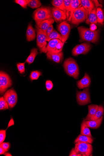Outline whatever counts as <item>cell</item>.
<instances>
[{"instance_id": "1", "label": "cell", "mask_w": 104, "mask_h": 156, "mask_svg": "<svg viewBox=\"0 0 104 156\" xmlns=\"http://www.w3.org/2000/svg\"><path fill=\"white\" fill-rule=\"evenodd\" d=\"M80 38V42L87 41L94 43H96L99 38V30L92 31L90 29L84 26L77 28Z\"/></svg>"}, {"instance_id": "2", "label": "cell", "mask_w": 104, "mask_h": 156, "mask_svg": "<svg viewBox=\"0 0 104 156\" xmlns=\"http://www.w3.org/2000/svg\"><path fill=\"white\" fill-rule=\"evenodd\" d=\"M33 16L36 24L45 20L52 19V8L49 6H42L34 12Z\"/></svg>"}, {"instance_id": "3", "label": "cell", "mask_w": 104, "mask_h": 156, "mask_svg": "<svg viewBox=\"0 0 104 156\" xmlns=\"http://www.w3.org/2000/svg\"><path fill=\"white\" fill-rule=\"evenodd\" d=\"M63 67L65 71L69 76L78 79L79 75V68L76 61L70 58L66 59Z\"/></svg>"}, {"instance_id": "4", "label": "cell", "mask_w": 104, "mask_h": 156, "mask_svg": "<svg viewBox=\"0 0 104 156\" xmlns=\"http://www.w3.org/2000/svg\"><path fill=\"white\" fill-rule=\"evenodd\" d=\"M88 16V12L80 5L73 13L71 22L74 25H78L85 20H87Z\"/></svg>"}, {"instance_id": "5", "label": "cell", "mask_w": 104, "mask_h": 156, "mask_svg": "<svg viewBox=\"0 0 104 156\" xmlns=\"http://www.w3.org/2000/svg\"><path fill=\"white\" fill-rule=\"evenodd\" d=\"M36 43L41 53H46L48 52L47 49V39L48 36L46 33L36 26Z\"/></svg>"}, {"instance_id": "6", "label": "cell", "mask_w": 104, "mask_h": 156, "mask_svg": "<svg viewBox=\"0 0 104 156\" xmlns=\"http://www.w3.org/2000/svg\"><path fill=\"white\" fill-rule=\"evenodd\" d=\"M74 149L78 154H80L83 156H90L93 152L92 145L86 142H77L75 144Z\"/></svg>"}, {"instance_id": "7", "label": "cell", "mask_w": 104, "mask_h": 156, "mask_svg": "<svg viewBox=\"0 0 104 156\" xmlns=\"http://www.w3.org/2000/svg\"><path fill=\"white\" fill-rule=\"evenodd\" d=\"M12 80L9 76L3 71L0 73V93L3 95L7 89L11 86Z\"/></svg>"}, {"instance_id": "8", "label": "cell", "mask_w": 104, "mask_h": 156, "mask_svg": "<svg viewBox=\"0 0 104 156\" xmlns=\"http://www.w3.org/2000/svg\"><path fill=\"white\" fill-rule=\"evenodd\" d=\"M58 29L62 36V42L64 44L69 37L71 30V25L67 21H63L58 25Z\"/></svg>"}, {"instance_id": "9", "label": "cell", "mask_w": 104, "mask_h": 156, "mask_svg": "<svg viewBox=\"0 0 104 156\" xmlns=\"http://www.w3.org/2000/svg\"><path fill=\"white\" fill-rule=\"evenodd\" d=\"M89 90V89L86 88L82 91H77V101L80 105H84L91 103Z\"/></svg>"}, {"instance_id": "10", "label": "cell", "mask_w": 104, "mask_h": 156, "mask_svg": "<svg viewBox=\"0 0 104 156\" xmlns=\"http://www.w3.org/2000/svg\"><path fill=\"white\" fill-rule=\"evenodd\" d=\"M63 44L62 41L58 39L50 40L47 46L48 52L53 53H58L62 51Z\"/></svg>"}, {"instance_id": "11", "label": "cell", "mask_w": 104, "mask_h": 156, "mask_svg": "<svg viewBox=\"0 0 104 156\" xmlns=\"http://www.w3.org/2000/svg\"><path fill=\"white\" fill-rule=\"evenodd\" d=\"M3 97L7 102L9 108H12L15 106L17 102V96L15 91L13 89H11L7 91Z\"/></svg>"}, {"instance_id": "12", "label": "cell", "mask_w": 104, "mask_h": 156, "mask_svg": "<svg viewBox=\"0 0 104 156\" xmlns=\"http://www.w3.org/2000/svg\"><path fill=\"white\" fill-rule=\"evenodd\" d=\"M91 45L87 42L83 43L76 46L72 51V54L74 56H77L80 54H86L90 50Z\"/></svg>"}, {"instance_id": "13", "label": "cell", "mask_w": 104, "mask_h": 156, "mask_svg": "<svg viewBox=\"0 0 104 156\" xmlns=\"http://www.w3.org/2000/svg\"><path fill=\"white\" fill-rule=\"evenodd\" d=\"M52 10L53 18L56 23H58L67 19V16L64 11L55 7L52 8Z\"/></svg>"}, {"instance_id": "14", "label": "cell", "mask_w": 104, "mask_h": 156, "mask_svg": "<svg viewBox=\"0 0 104 156\" xmlns=\"http://www.w3.org/2000/svg\"><path fill=\"white\" fill-rule=\"evenodd\" d=\"M91 80L87 73H85L84 77L77 82V86L80 89L87 88L90 87Z\"/></svg>"}, {"instance_id": "15", "label": "cell", "mask_w": 104, "mask_h": 156, "mask_svg": "<svg viewBox=\"0 0 104 156\" xmlns=\"http://www.w3.org/2000/svg\"><path fill=\"white\" fill-rule=\"evenodd\" d=\"M47 58L57 63H60L63 60V54L62 51L58 53L48 52L46 53Z\"/></svg>"}, {"instance_id": "16", "label": "cell", "mask_w": 104, "mask_h": 156, "mask_svg": "<svg viewBox=\"0 0 104 156\" xmlns=\"http://www.w3.org/2000/svg\"><path fill=\"white\" fill-rule=\"evenodd\" d=\"M36 33L31 23L28 24L26 32L27 40L28 42L33 41L36 38Z\"/></svg>"}, {"instance_id": "17", "label": "cell", "mask_w": 104, "mask_h": 156, "mask_svg": "<svg viewBox=\"0 0 104 156\" xmlns=\"http://www.w3.org/2000/svg\"><path fill=\"white\" fill-rule=\"evenodd\" d=\"M53 18L43 21L36 24V26L42 30L44 32L46 33L47 29L55 22Z\"/></svg>"}, {"instance_id": "18", "label": "cell", "mask_w": 104, "mask_h": 156, "mask_svg": "<svg viewBox=\"0 0 104 156\" xmlns=\"http://www.w3.org/2000/svg\"><path fill=\"white\" fill-rule=\"evenodd\" d=\"M81 4L80 0H72L71 3L70 11L68 21L71 22L73 14L76 9Z\"/></svg>"}, {"instance_id": "19", "label": "cell", "mask_w": 104, "mask_h": 156, "mask_svg": "<svg viewBox=\"0 0 104 156\" xmlns=\"http://www.w3.org/2000/svg\"><path fill=\"white\" fill-rule=\"evenodd\" d=\"M87 24L90 23L96 24L98 23L97 16V8L95 7L89 14L87 20L86 21Z\"/></svg>"}, {"instance_id": "20", "label": "cell", "mask_w": 104, "mask_h": 156, "mask_svg": "<svg viewBox=\"0 0 104 156\" xmlns=\"http://www.w3.org/2000/svg\"><path fill=\"white\" fill-rule=\"evenodd\" d=\"M89 113L84 121H90L91 118L96 114L99 106L97 105H91L88 106Z\"/></svg>"}, {"instance_id": "21", "label": "cell", "mask_w": 104, "mask_h": 156, "mask_svg": "<svg viewBox=\"0 0 104 156\" xmlns=\"http://www.w3.org/2000/svg\"><path fill=\"white\" fill-rule=\"evenodd\" d=\"M103 118V117L102 116L97 120L86 121V122L89 128H92V129H97L101 125Z\"/></svg>"}, {"instance_id": "22", "label": "cell", "mask_w": 104, "mask_h": 156, "mask_svg": "<svg viewBox=\"0 0 104 156\" xmlns=\"http://www.w3.org/2000/svg\"><path fill=\"white\" fill-rule=\"evenodd\" d=\"M89 128L86 121H84L81 125L80 134L92 138V136Z\"/></svg>"}, {"instance_id": "23", "label": "cell", "mask_w": 104, "mask_h": 156, "mask_svg": "<svg viewBox=\"0 0 104 156\" xmlns=\"http://www.w3.org/2000/svg\"><path fill=\"white\" fill-rule=\"evenodd\" d=\"M93 142V140L92 138L80 134L75 140L74 143H76L78 142H82L92 144Z\"/></svg>"}, {"instance_id": "24", "label": "cell", "mask_w": 104, "mask_h": 156, "mask_svg": "<svg viewBox=\"0 0 104 156\" xmlns=\"http://www.w3.org/2000/svg\"><path fill=\"white\" fill-rule=\"evenodd\" d=\"M38 54V52L37 48H33L31 50L30 55L26 60V62H27L29 65L32 63Z\"/></svg>"}, {"instance_id": "25", "label": "cell", "mask_w": 104, "mask_h": 156, "mask_svg": "<svg viewBox=\"0 0 104 156\" xmlns=\"http://www.w3.org/2000/svg\"><path fill=\"white\" fill-rule=\"evenodd\" d=\"M53 39H58L62 41V36L61 34L58 33L55 30L48 36L47 41L49 42L50 40Z\"/></svg>"}, {"instance_id": "26", "label": "cell", "mask_w": 104, "mask_h": 156, "mask_svg": "<svg viewBox=\"0 0 104 156\" xmlns=\"http://www.w3.org/2000/svg\"><path fill=\"white\" fill-rule=\"evenodd\" d=\"M52 4L55 7L65 12L64 0H53L52 2Z\"/></svg>"}, {"instance_id": "27", "label": "cell", "mask_w": 104, "mask_h": 156, "mask_svg": "<svg viewBox=\"0 0 104 156\" xmlns=\"http://www.w3.org/2000/svg\"><path fill=\"white\" fill-rule=\"evenodd\" d=\"M39 0H27V6L32 8H38L42 5Z\"/></svg>"}, {"instance_id": "28", "label": "cell", "mask_w": 104, "mask_h": 156, "mask_svg": "<svg viewBox=\"0 0 104 156\" xmlns=\"http://www.w3.org/2000/svg\"><path fill=\"white\" fill-rule=\"evenodd\" d=\"M104 111L102 106H99L96 114L91 118L90 120H96L100 118L103 115Z\"/></svg>"}, {"instance_id": "29", "label": "cell", "mask_w": 104, "mask_h": 156, "mask_svg": "<svg viewBox=\"0 0 104 156\" xmlns=\"http://www.w3.org/2000/svg\"><path fill=\"white\" fill-rule=\"evenodd\" d=\"M97 16L98 23L101 25H103L104 21V14L102 9L100 7L97 8Z\"/></svg>"}, {"instance_id": "30", "label": "cell", "mask_w": 104, "mask_h": 156, "mask_svg": "<svg viewBox=\"0 0 104 156\" xmlns=\"http://www.w3.org/2000/svg\"><path fill=\"white\" fill-rule=\"evenodd\" d=\"M72 0H64L67 19L68 20Z\"/></svg>"}, {"instance_id": "31", "label": "cell", "mask_w": 104, "mask_h": 156, "mask_svg": "<svg viewBox=\"0 0 104 156\" xmlns=\"http://www.w3.org/2000/svg\"><path fill=\"white\" fill-rule=\"evenodd\" d=\"M42 75L41 72L38 70L32 71L30 76V77L31 81L34 80H37Z\"/></svg>"}, {"instance_id": "32", "label": "cell", "mask_w": 104, "mask_h": 156, "mask_svg": "<svg viewBox=\"0 0 104 156\" xmlns=\"http://www.w3.org/2000/svg\"><path fill=\"white\" fill-rule=\"evenodd\" d=\"M8 104L4 97H1L0 98V110L7 109H8Z\"/></svg>"}, {"instance_id": "33", "label": "cell", "mask_w": 104, "mask_h": 156, "mask_svg": "<svg viewBox=\"0 0 104 156\" xmlns=\"http://www.w3.org/2000/svg\"><path fill=\"white\" fill-rule=\"evenodd\" d=\"M85 2H86L89 14L95 7L94 3H93V1H90V0H85Z\"/></svg>"}, {"instance_id": "34", "label": "cell", "mask_w": 104, "mask_h": 156, "mask_svg": "<svg viewBox=\"0 0 104 156\" xmlns=\"http://www.w3.org/2000/svg\"><path fill=\"white\" fill-rule=\"evenodd\" d=\"M26 62L23 63H18L17 67L19 72L21 74H23L25 73V64Z\"/></svg>"}, {"instance_id": "35", "label": "cell", "mask_w": 104, "mask_h": 156, "mask_svg": "<svg viewBox=\"0 0 104 156\" xmlns=\"http://www.w3.org/2000/svg\"><path fill=\"white\" fill-rule=\"evenodd\" d=\"M14 2L24 8H26L27 6V0H15Z\"/></svg>"}, {"instance_id": "36", "label": "cell", "mask_w": 104, "mask_h": 156, "mask_svg": "<svg viewBox=\"0 0 104 156\" xmlns=\"http://www.w3.org/2000/svg\"><path fill=\"white\" fill-rule=\"evenodd\" d=\"M6 135V130L0 131V144L3 143L5 141Z\"/></svg>"}, {"instance_id": "37", "label": "cell", "mask_w": 104, "mask_h": 156, "mask_svg": "<svg viewBox=\"0 0 104 156\" xmlns=\"http://www.w3.org/2000/svg\"><path fill=\"white\" fill-rule=\"evenodd\" d=\"M0 146L2 147L5 150V151L7 152L8 151L10 148L11 145L10 143L8 142H3L1 144Z\"/></svg>"}, {"instance_id": "38", "label": "cell", "mask_w": 104, "mask_h": 156, "mask_svg": "<svg viewBox=\"0 0 104 156\" xmlns=\"http://www.w3.org/2000/svg\"><path fill=\"white\" fill-rule=\"evenodd\" d=\"M53 84L51 80H47L46 83V87L47 90L49 91L51 90L53 87Z\"/></svg>"}, {"instance_id": "39", "label": "cell", "mask_w": 104, "mask_h": 156, "mask_svg": "<svg viewBox=\"0 0 104 156\" xmlns=\"http://www.w3.org/2000/svg\"><path fill=\"white\" fill-rule=\"evenodd\" d=\"M69 156H82L80 154H78L77 152L75 151L74 148H73L69 154Z\"/></svg>"}, {"instance_id": "40", "label": "cell", "mask_w": 104, "mask_h": 156, "mask_svg": "<svg viewBox=\"0 0 104 156\" xmlns=\"http://www.w3.org/2000/svg\"><path fill=\"white\" fill-rule=\"evenodd\" d=\"M54 30V28L52 25H51L47 29L46 32V33L47 36H48L51 33H52Z\"/></svg>"}, {"instance_id": "41", "label": "cell", "mask_w": 104, "mask_h": 156, "mask_svg": "<svg viewBox=\"0 0 104 156\" xmlns=\"http://www.w3.org/2000/svg\"><path fill=\"white\" fill-rule=\"evenodd\" d=\"M97 27L95 24L92 23L90 24V29L91 31H95L97 29Z\"/></svg>"}, {"instance_id": "42", "label": "cell", "mask_w": 104, "mask_h": 156, "mask_svg": "<svg viewBox=\"0 0 104 156\" xmlns=\"http://www.w3.org/2000/svg\"><path fill=\"white\" fill-rule=\"evenodd\" d=\"M80 5L84 8L85 10H86L87 12L89 13L88 9L87 7L86 2H85V0H81Z\"/></svg>"}, {"instance_id": "43", "label": "cell", "mask_w": 104, "mask_h": 156, "mask_svg": "<svg viewBox=\"0 0 104 156\" xmlns=\"http://www.w3.org/2000/svg\"><path fill=\"white\" fill-rule=\"evenodd\" d=\"M6 151L2 147L0 146V154H3L5 153Z\"/></svg>"}, {"instance_id": "44", "label": "cell", "mask_w": 104, "mask_h": 156, "mask_svg": "<svg viewBox=\"0 0 104 156\" xmlns=\"http://www.w3.org/2000/svg\"><path fill=\"white\" fill-rule=\"evenodd\" d=\"M5 156H12L10 153H6L5 154Z\"/></svg>"}]
</instances>
